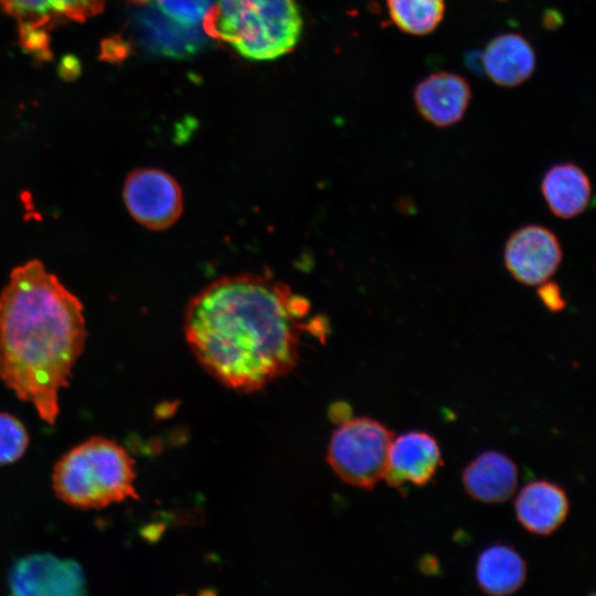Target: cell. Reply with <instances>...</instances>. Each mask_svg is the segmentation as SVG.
Here are the masks:
<instances>
[{
  "label": "cell",
  "mask_w": 596,
  "mask_h": 596,
  "mask_svg": "<svg viewBox=\"0 0 596 596\" xmlns=\"http://www.w3.org/2000/svg\"><path fill=\"white\" fill-rule=\"evenodd\" d=\"M310 304L275 279L256 274L220 278L184 312V334L199 363L242 392L260 390L297 364Z\"/></svg>",
  "instance_id": "obj_1"
},
{
  "label": "cell",
  "mask_w": 596,
  "mask_h": 596,
  "mask_svg": "<svg viewBox=\"0 0 596 596\" xmlns=\"http://www.w3.org/2000/svg\"><path fill=\"white\" fill-rule=\"evenodd\" d=\"M86 339L82 301L41 260L11 270L0 292V380L49 424Z\"/></svg>",
  "instance_id": "obj_2"
},
{
  "label": "cell",
  "mask_w": 596,
  "mask_h": 596,
  "mask_svg": "<svg viewBox=\"0 0 596 596\" xmlns=\"http://www.w3.org/2000/svg\"><path fill=\"white\" fill-rule=\"evenodd\" d=\"M135 461L113 439L94 436L76 445L55 464L52 487L56 497L78 509H100L139 499Z\"/></svg>",
  "instance_id": "obj_3"
},
{
  "label": "cell",
  "mask_w": 596,
  "mask_h": 596,
  "mask_svg": "<svg viewBox=\"0 0 596 596\" xmlns=\"http://www.w3.org/2000/svg\"><path fill=\"white\" fill-rule=\"evenodd\" d=\"M210 21L240 55L270 61L290 52L302 30L295 0H215Z\"/></svg>",
  "instance_id": "obj_4"
},
{
  "label": "cell",
  "mask_w": 596,
  "mask_h": 596,
  "mask_svg": "<svg viewBox=\"0 0 596 596\" xmlns=\"http://www.w3.org/2000/svg\"><path fill=\"white\" fill-rule=\"evenodd\" d=\"M393 438L394 434L376 419H349L332 433L327 460L342 481L372 489L384 479Z\"/></svg>",
  "instance_id": "obj_5"
},
{
  "label": "cell",
  "mask_w": 596,
  "mask_h": 596,
  "mask_svg": "<svg viewBox=\"0 0 596 596\" xmlns=\"http://www.w3.org/2000/svg\"><path fill=\"white\" fill-rule=\"evenodd\" d=\"M123 199L131 217L152 231L172 226L183 209L179 183L155 168L131 171L124 182Z\"/></svg>",
  "instance_id": "obj_6"
},
{
  "label": "cell",
  "mask_w": 596,
  "mask_h": 596,
  "mask_svg": "<svg viewBox=\"0 0 596 596\" xmlns=\"http://www.w3.org/2000/svg\"><path fill=\"white\" fill-rule=\"evenodd\" d=\"M12 595L81 596L86 594L82 566L74 560L50 553L28 554L17 560L8 574Z\"/></svg>",
  "instance_id": "obj_7"
},
{
  "label": "cell",
  "mask_w": 596,
  "mask_h": 596,
  "mask_svg": "<svg viewBox=\"0 0 596 596\" xmlns=\"http://www.w3.org/2000/svg\"><path fill=\"white\" fill-rule=\"evenodd\" d=\"M4 11L19 23L22 44L47 55V32L63 21L82 22L99 13L104 0H0Z\"/></svg>",
  "instance_id": "obj_8"
},
{
  "label": "cell",
  "mask_w": 596,
  "mask_h": 596,
  "mask_svg": "<svg viewBox=\"0 0 596 596\" xmlns=\"http://www.w3.org/2000/svg\"><path fill=\"white\" fill-rule=\"evenodd\" d=\"M562 247L549 228L530 224L520 227L504 246V264L518 281L535 286L547 280L562 262Z\"/></svg>",
  "instance_id": "obj_9"
},
{
  "label": "cell",
  "mask_w": 596,
  "mask_h": 596,
  "mask_svg": "<svg viewBox=\"0 0 596 596\" xmlns=\"http://www.w3.org/2000/svg\"><path fill=\"white\" fill-rule=\"evenodd\" d=\"M443 464L439 445L426 432L412 430L392 439L384 479L392 487L428 483Z\"/></svg>",
  "instance_id": "obj_10"
},
{
  "label": "cell",
  "mask_w": 596,
  "mask_h": 596,
  "mask_svg": "<svg viewBox=\"0 0 596 596\" xmlns=\"http://www.w3.org/2000/svg\"><path fill=\"white\" fill-rule=\"evenodd\" d=\"M413 98L422 118L436 127H449L462 119L471 99V88L459 74L437 72L415 86Z\"/></svg>",
  "instance_id": "obj_11"
},
{
  "label": "cell",
  "mask_w": 596,
  "mask_h": 596,
  "mask_svg": "<svg viewBox=\"0 0 596 596\" xmlns=\"http://www.w3.org/2000/svg\"><path fill=\"white\" fill-rule=\"evenodd\" d=\"M514 510L520 524L533 534L547 535L565 521L570 503L558 485L539 480L525 485L517 496Z\"/></svg>",
  "instance_id": "obj_12"
},
{
  "label": "cell",
  "mask_w": 596,
  "mask_h": 596,
  "mask_svg": "<svg viewBox=\"0 0 596 596\" xmlns=\"http://www.w3.org/2000/svg\"><path fill=\"white\" fill-rule=\"evenodd\" d=\"M535 53L530 42L518 33L493 38L482 53V67L488 77L502 87H515L534 72Z\"/></svg>",
  "instance_id": "obj_13"
},
{
  "label": "cell",
  "mask_w": 596,
  "mask_h": 596,
  "mask_svg": "<svg viewBox=\"0 0 596 596\" xmlns=\"http://www.w3.org/2000/svg\"><path fill=\"white\" fill-rule=\"evenodd\" d=\"M462 485L467 493L485 503L510 499L518 485V469L502 453L489 450L479 455L464 470Z\"/></svg>",
  "instance_id": "obj_14"
},
{
  "label": "cell",
  "mask_w": 596,
  "mask_h": 596,
  "mask_svg": "<svg viewBox=\"0 0 596 596\" xmlns=\"http://www.w3.org/2000/svg\"><path fill=\"white\" fill-rule=\"evenodd\" d=\"M541 191L550 211L560 219L583 213L590 201L589 178L578 166L565 162L551 167L541 182Z\"/></svg>",
  "instance_id": "obj_15"
},
{
  "label": "cell",
  "mask_w": 596,
  "mask_h": 596,
  "mask_svg": "<svg viewBox=\"0 0 596 596\" xmlns=\"http://www.w3.org/2000/svg\"><path fill=\"white\" fill-rule=\"evenodd\" d=\"M525 577V562L511 546L503 544L489 546L477 560L476 579L488 595L513 594L523 585Z\"/></svg>",
  "instance_id": "obj_16"
},
{
  "label": "cell",
  "mask_w": 596,
  "mask_h": 596,
  "mask_svg": "<svg viewBox=\"0 0 596 596\" xmlns=\"http://www.w3.org/2000/svg\"><path fill=\"white\" fill-rule=\"evenodd\" d=\"M392 22L403 32L426 35L440 24L445 0H386Z\"/></svg>",
  "instance_id": "obj_17"
},
{
  "label": "cell",
  "mask_w": 596,
  "mask_h": 596,
  "mask_svg": "<svg viewBox=\"0 0 596 596\" xmlns=\"http://www.w3.org/2000/svg\"><path fill=\"white\" fill-rule=\"evenodd\" d=\"M29 441L30 437L23 423L10 413L0 412V466L20 459Z\"/></svg>",
  "instance_id": "obj_18"
},
{
  "label": "cell",
  "mask_w": 596,
  "mask_h": 596,
  "mask_svg": "<svg viewBox=\"0 0 596 596\" xmlns=\"http://www.w3.org/2000/svg\"><path fill=\"white\" fill-rule=\"evenodd\" d=\"M160 12L188 29L198 26L213 10L215 0H157Z\"/></svg>",
  "instance_id": "obj_19"
},
{
  "label": "cell",
  "mask_w": 596,
  "mask_h": 596,
  "mask_svg": "<svg viewBox=\"0 0 596 596\" xmlns=\"http://www.w3.org/2000/svg\"><path fill=\"white\" fill-rule=\"evenodd\" d=\"M538 295L543 305L552 312H558L565 308V300L562 296L560 286L554 281L540 284Z\"/></svg>",
  "instance_id": "obj_20"
},
{
  "label": "cell",
  "mask_w": 596,
  "mask_h": 596,
  "mask_svg": "<svg viewBox=\"0 0 596 596\" xmlns=\"http://www.w3.org/2000/svg\"><path fill=\"white\" fill-rule=\"evenodd\" d=\"M545 24H547L550 28H554L560 24L561 17L557 12H550L545 14L544 19Z\"/></svg>",
  "instance_id": "obj_21"
},
{
  "label": "cell",
  "mask_w": 596,
  "mask_h": 596,
  "mask_svg": "<svg viewBox=\"0 0 596 596\" xmlns=\"http://www.w3.org/2000/svg\"><path fill=\"white\" fill-rule=\"evenodd\" d=\"M130 1H135V2H148L150 0H130Z\"/></svg>",
  "instance_id": "obj_22"
}]
</instances>
